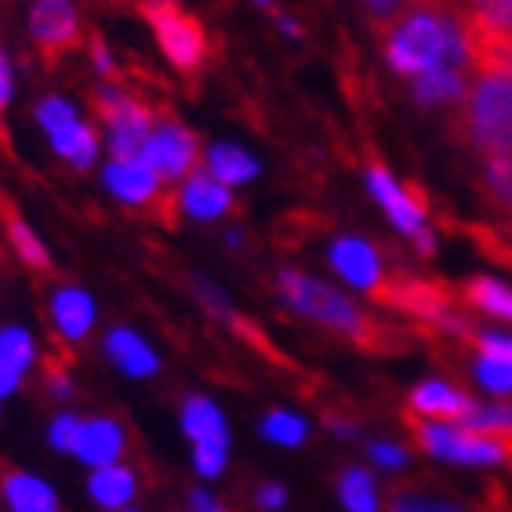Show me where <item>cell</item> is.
Listing matches in <instances>:
<instances>
[{
  "label": "cell",
  "instance_id": "cell-1",
  "mask_svg": "<svg viewBox=\"0 0 512 512\" xmlns=\"http://www.w3.org/2000/svg\"><path fill=\"white\" fill-rule=\"evenodd\" d=\"M385 59L407 77L462 69L469 62L462 4H411L385 37Z\"/></svg>",
  "mask_w": 512,
  "mask_h": 512
},
{
  "label": "cell",
  "instance_id": "cell-2",
  "mask_svg": "<svg viewBox=\"0 0 512 512\" xmlns=\"http://www.w3.org/2000/svg\"><path fill=\"white\" fill-rule=\"evenodd\" d=\"M276 284H280V295L287 298V306L298 309L309 320H316L327 331L345 335L349 342L367 349V353H393V349H404L407 345L404 335H396V327L375 320V316L364 313L356 302L338 295L335 287L320 284V280L298 273V269H284Z\"/></svg>",
  "mask_w": 512,
  "mask_h": 512
},
{
  "label": "cell",
  "instance_id": "cell-3",
  "mask_svg": "<svg viewBox=\"0 0 512 512\" xmlns=\"http://www.w3.org/2000/svg\"><path fill=\"white\" fill-rule=\"evenodd\" d=\"M462 138L483 157H509L512 153V80L480 77L465 91Z\"/></svg>",
  "mask_w": 512,
  "mask_h": 512
},
{
  "label": "cell",
  "instance_id": "cell-4",
  "mask_svg": "<svg viewBox=\"0 0 512 512\" xmlns=\"http://www.w3.org/2000/svg\"><path fill=\"white\" fill-rule=\"evenodd\" d=\"M414 440L436 458L465 465H498L512 462V429H494V433H476L465 425L425 422V418H407Z\"/></svg>",
  "mask_w": 512,
  "mask_h": 512
},
{
  "label": "cell",
  "instance_id": "cell-5",
  "mask_svg": "<svg viewBox=\"0 0 512 512\" xmlns=\"http://www.w3.org/2000/svg\"><path fill=\"white\" fill-rule=\"evenodd\" d=\"M91 109L99 113V120L109 128V149L113 160H138L146 149V138L157 124V117L149 113V106L128 91H117L113 84L99 88L91 95Z\"/></svg>",
  "mask_w": 512,
  "mask_h": 512
},
{
  "label": "cell",
  "instance_id": "cell-6",
  "mask_svg": "<svg viewBox=\"0 0 512 512\" xmlns=\"http://www.w3.org/2000/svg\"><path fill=\"white\" fill-rule=\"evenodd\" d=\"M146 19L157 33L160 51L168 55V62L178 69V73H200L207 59V33L200 26L197 15H189L182 4L175 0H157V4H146Z\"/></svg>",
  "mask_w": 512,
  "mask_h": 512
},
{
  "label": "cell",
  "instance_id": "cell-7",
  "mask_svg": "<svg viewBox=\"0 0 512 512\" xmlns=\"http://www.w3.org/2000/svg\"><path fill=\"white\" fill-rule=\"evenodd\" d=\"M378 302L393 309H404V313L418 316L425 324L447 327L451 335H473V327H465L458 316H454V295L444 284H433V280H414V276H385V284L375 291Z\"/></svg>",
  "mask_w": 512,
  "mask_h": 512
},
{
  "label": "cell",
  "instance_id": "cell-8",
  "mask_svg": "<svg viewBox=\"0 0 512 512\" xmlns=\"http://www.w3.org/2000/svg\"><path fill=\"white\" fill-rule=\"evenodd\" d=\"M197 135L178 124L175 117H160L153 124L146 138V149H142V164L164 182H175V178L189 175L193 164H197Z\"/></svg>",
  "mask_w": 512,
  "mask_h": 512
},
{
  "label": "cell",
  "instance_id": "cell-9",
  "mask_svg": "<svg viewBox=\"0 0 512 512\" xmlns=\"http://www.w3.org/2000/svg\"><path fill=\"white\" fill-rule=\"evenodd\" d=\"M37 124L48 131L51 146L59 157H66L73 168H88L95 160V149H99V138L88 124H80L77 109L62 99H44L37 106Z\"/></svg>",
  "mask_w": 512,
  "mask_h": 512
},
{
  "label": "cell",
  "instance_id": "cell-10",
  "mask_svg": "<svg viewBox=\"0 0 512 512\" xmlns=\"http://www.w3.org/2000/svg\"><path fill=\"white\" fill-rule=\"evenodd\" d=\"M367 182H371V193L378 197V204L385 207V215L393 218V226L404 229L407 237L418 240V247L429 255V251H433V237L425 233V197L422 193L400 186L382 164H371V168H367Z\"/></svg>",
  "mask_w": 512,
  "mask_h": 512
},
{
  "label": "cell",
  "instance_id": "cell-11",
  "mask_svg": "<svg viewBox=\"0 0 512 512\" xmlns=\"http://www.w3.org/2000/svg\"><path fill=\"white\" fill-rule=\"evenodd\" d=\"M106 186L117 193L124 204H135V207H153V211H160V218L168 222V226H175L178 222V197L175 193H160V178L153 175V171L142 164V157L138 160H109L106 168Z\"/></svg>",
  "mask_w": 512,
  "mask_h": 512
},
{
  "label": "cell",
  "instance_id": "cell-12",
  "mask_svg": "<svg viewBox=\"0 0 512 512\" xmlns=\"http://www.w3.org/2000/svg\"><path fill=\"white\" fill-rule=\"evenodd\" d=\"M30 33L33 44L48 62L62 59L66 51L80 44V22L69 0H33L30 8Z\"/></svg>",
  "mask_w": 512,
  "mask_h": 512
},
{
  "label": "cell",
  "instance_id": "cell-13",
  "mask_svg": "<svg viewBox=\"0 0 512 512\" xmlns=\"http://www.w3.org/2000/svg\"><path fill=\"white\" fill-rule=\"evenodd\" d=\"M331 266H335L353 287L367 291V295H375L378 287L385 284L382 258H378V251L367 244V240H356V237L335 240V247H331Z\"/></svg>",
  "mask_w": 512,
  "mask_h": 512
},
{
  "label": "cell",
  "instance_id": "cell-14",
  "mask_svg": "<svg viewBox=\"0 0 512 512\" xmlns=\"http://www.w3.org/2000/svg\"><path fill=\"white\" fill-rule=\"evenodd\" d=\"M473 400L462 396L458 389L444 382H422L411 396V414L414 418H425V422H447V425H462L469 414H473Z\"/></svg>",
  "mask_w": 512,
  "mask_h": 512
},
{
  "label": "cell",
  "instance_id": "cell-15",
  "mask_svg": "<svg viewBox=\"0 0 512 512\" xmlns=\"http://www.w3.org/2000/svg\"><path fill=\"white\" fill-rule=\"evenodd\" d=\"M124 451V433H120L117 422L109 418H91V422L80 425V440H77V454L95 469H106L113 465Z\"/></svg>",
  "mask_w": 512,
  "mask_h": 512
},
{
  "label": "cell",
  "instance_id": "cell-16",
  "mask_svg": "<svg viewBox=\"0 0 512 512\" xmlns=\"http://www.w3.org/2000/svg\"><path fill=\"white\" fill-rule=\"evenodd\" d=\"M0 222H4V233H8L15 255H19L30 269H37V273H48L51 269L48 251H44V244H40L37 233L30 229V222L19 215V207L11 204V197H4V193H0Z\"/></svg>",
  "mask_w": 512,
  "mask_h": 512
},
{
  "label": "cell",
  "instance_id": "cell-17",
  "mask_svg": "<svg viewBox=\"0 0 512 512\" xmlns=\"http://www.w3.org/2000/svg\"><path fill=\"white\" fill-rule=\"evenodd\" d=\"M182 429L197 447H229L226 422L207 396H189L186 407H182Z\"/></svg>",
  "mask_w": 512,
  "mask_h": 512
},
{
  "label": "cell",
  "instance_id": "cell-18",
  "mask_svg": "<svg viewBox=\"0 0 512 512\" xmlns=\"http://www.w3.org/2000/svg\"><path fill=\"white\" fill-rule=\"evenodd\" d=\"M30 360H33L30 335L19 331V327H4L0 331V400L19 389L22 371L30 367Z\"/></svg>",
  "mask_w": 512,
  "mask_h": 512
},
{
  "label": "cell",
  "instance_id": "cell-19",
  "mask_svg": "<svg viewBox=\"0 0 512 512\" xmlns=\"http://www.w3.org/2000/svg\"><path fill=\"white\" fill-rule=\"evenodd\" d=\"M178 204L186 207L193 218H218L233 207V200H229V189L211 175H193L186 189L178 193Z\"/></svg>",
  "mask_w": 512,
  "mask_h": 512
},
{
  "label": "cell",
  "instance_id": "cell-20",
  "mask_svg": "<svg viewBox=\"0 0 512 512\" xmlns=\"http://www.w3.org/2000/svg\"><path fill=\"white\" fill-rule=\"evenodd\" d=\"M106 349H109V360L124 371V375H135V378H142V375H153L157 371V356H153V349H149L146 342L138 335H131L128 327H120V331H113L109 335V342H106Z\"/></svg>",
  "mask_w": 512,
  "mask_h": 512
},
{
  "label": "cell",
  "instance_id": "cell-21",
  "mask_svg": "<svg viewBox=\"0 0 512 512\" xmlns=\"http://www.w3.org/2000/svg\"><path fill=\"white\" fill-rule=\"evenodd\" d=\"M0 491H4V502L11 505V512H59L55 494H51L37 476L8 473L4 483H0Z\"/></svg>",
  "mask_w": 512,
  "mask_h": 512
},
{
  "label": "cell",
  "instance_id": "cell-22",
  "mask_svg": "<svg viewBox=\"0 0 512 512\" xmlns=\"http://www.w3.org/2000/svg\"><path fill=\"white\" fill-rule=\"evenodd\" d=\"M51 316L66 338H84L91 331V320H95V306L91 298L77 287H62L55 302H51Z\"/></svg>",
  "mask_w": 512,
  "mask_h": 512
},
{
  "label": "cell",
  "instance_id": "cell-23",
  "mask_svg": "<svg viewBox=\"0 0 512 512\" xmlns=\"http://www.w3.org/2000/svg\"><path fill=\"white\" fill-rule=\"evenodd\" d=\"M469 84H465L462 69H433L425 77L414 80V99L422 106H447V102H462Z\"/></svg>",
  "mask_w": 512,
  "mask_h": 512
},
{
  "label": "cell",
  "instance_id": "cell-24",
  "mask_svg": "<svg viewBox=\"0 0 512 512\" xmlns=\"http://www.w3.org/2000/svg\"><path fill=\"white\" fill-rule=\"evenodd\" d=\"M462 298L473 309H480V313H491V316H498V320H509L512 324V287L498 284V280H491V276H473V280H465Z\"/></svg>",
  "mask_w": 512,
  "mask_h": 512
},
{
  "label": "cell",
  "instance_id": "cell-25",
  "mask_svg": "<svg viewBox=\"0 0 512 512\" xmlns=\"http://www.w3.org/2000/svg\"><path fill=\"white\" fill-rule=\"evenodd\" d=\"M207 171L222 186H237V182H247V178L258 175V160L240 146H215L207 153Z\"/></svg>",
  "mask_w": 512,
  "mask_h": 512
},
{
  "label": "cell",
  "instance_id": "cell-26",
  "mask_svg": "<svg viewBox=\"0 0 512 512\" xmlns=\"http://www.w3.org/2000/svg\"><path fill=\"white\" fill-rule=\"evenodd\" d=\"M88 491L99 505L117 512L120 505L131 502V494H135V476H131L124 465H106V469H95Z\"/></svg>",
  "mask_w": 512,
  "mask_h": 512
},
{
  "label": "cell",
  "instance_id": "cell-27",
  "mask_svg": "<svg viewBox=\"0 0 512 512\" xmlns=\"http://www.w3.org/2000/svg\"><path fill=\"white\" fill-rule=\"evenodd\" d=\"M465 22L512 37V0H465Z\"/></svg>",
  "mask_w": 512,
  "mask_h": 512
},
{
  "label": "cell",
  "instance_id": "cell-28",
  "mask_svg": "<svg viewBox=\"0 0 512 512\" xmlns=\"http://www.w3.org/2000/svg\"><path fill=\"white\" fill-rule=\"evenodd\" d=\"M338 491H342V502L349 512H378L375 483H371V476H367L364 469H349V473H342Z\"/></svg>",
  "mask_w": 512,
  "mask_h": 512
},
{
  "label": "cell",
  "instance_id": "cell-29",
  "mask_svg": "<svg viewBox=\"0 0 512 512\" xmlns=\"http://www.w3.org/2000/svg\"><path fill=\"white\" fill-rule=\"evenodd\" d=\"M483 189L498 207H505L512 215V153L509 157H491L483 160Z\"/></svg>",
  "mask_w": 512,
  "mask_h": 512
},
{
  "label": "cell",
  "instance_id": "cell-30",
  "mask_svg": "<svg viewBox=\"0 0 512 512\" xmlns=\"http://www.w3.org/2000/svg\"><path fill=\"white\" fill-rule=\"evenodd\" d=\"M262 433H266V440H273V444L298 447L306 440V422L287 411H273L266 418V425H262Z\"/></svg>",
  "mask_w": 512,
  "mask_h": 512
},
{
  "label": "cell",
  "instance_id": "cell-31",
  "mask_svg": "<svg viewBox=\"0 0 512 512\" xmlns=\"http://www.w3.org/2000/svg\"><path fill=\"white\" fill-rule=\"evenodd\" d=\"M476 382L483 389H491L498 396H509L512 393V364H502V360H476Z\"/></svg>",
  "mask_w": 512,
  "mask_h": 512
},
{
  "label": "cell",
  "instance_id": "cell-32",
  "mask_svg": "<svg viewBox=\"0 0 512 512\" xmlns=\"http://www.w3.org/2000/svg\"><path fill=\"white\" fill-rule=\"evenodd\" d=\"M367 11V19H371V26L382 33H389L400 22V15L407 11V0H360Z\"/></svg>",
  "mask_w": 512,
  "mask_h": 512
},
{
  "label": "cell",
  "instance_id": "cell-33",
  "mask_svg": "<svg viewBox=\"0 0 512 512\" xmlns=\"http://www.w3.org/2000/svg\"><path fill=\"white\" fill-rule=\"evenodd\" d=\"M80 418H73V414H62V418H55V425H51V444L59 447V451H77V440H80Z\"/></svg>",
  "mask_w": 512,
  "mask_h": 512
},
{
  "label": "cell",
  "instance_id": "cell-34",
  "mask_svg": "<svg viewBox=\"0 0 512 512\" xmlns=\"http://www.w3.org/2000/svg\"><path fill=\"white\" fill-rule=\"evenodd\" d=\"M193 458H197V469L204 476H218L226 465V447H197Z\"/></svg>",
  "mask_w": 512,
  "mask_h": 512
},
{
  "label": "cell",
  "instance_id": "cell-35",
  "mask_svg": "<svg viewBox=\"0 0 512 512\" xmlns=\"http://www.w3.org/2000/svg\"><path fill=\"white\" fill-rule=\"evenodd\" d=\"M371 458H375L378 465H385V469H400V465L407 462V451L393 444H375L371 447Z\"/></svg>",
  "mask_w": 512,
  "mask_h": 512
},
{
  "label": "cell",
  "instance_id": "cell-36",
  "mask_svg": "<svg viewBox=\"0 0 512 512\" xmlns=\"http://www.w3.org/2000/svg\"><path fill=\"white\" fill-rule=\"evenodd\" d=\"M389 512H458L451 505H436V502H418V498H396Z\"/></svg>",
  "mask_w": 512,
  "mask_h": 512
},
{
  "label": "cell",
  "instance_id": "cell-37",
  "mask_svg": "<svg viewBox=\"0 0 512 512\" xmlns=\"http://www.w3.org/2000/svg\"><path fill=\"white\" fill-rule=\"evenodd\" d=\"M11 91H15V77H11V62H8V55H4V48H0V113L8 109Z\"/></svg>",
  "mask_w": 512,
  "mask_h": 512
},
{
  "label": "cell",
  "instance_id": "cell-38",
  "mask_svg": "<svg viewBox=\"0 0 512 512\" xmlns=\"http://www.w3.org/2000/svg\"><path fill=\"white\" fill-rule=\"evenodd\" d=\"M284 498H287V491H284V487H276V483H269V487H262V491H258V505H262V509H280V505H284Z\"/></svg>",
  "mask_w": 512,
  "mask_h": 512
},
{
  "label": "cell",
  "instance_id": "cell-39",
  "mask_svg": "<svg viewBox=\"0 0 512 512\" xmlns=\"http://www.w3.org/2000/svg\"><path fill=\"white\" fill-rule=\"evenodd\" d=\"M91 62L102 69V73H113V62H109V55H106V48H102V40H91Z\"/></svg>",
  "mask_w": 512,
  "mask_h": 512
},
{
  "label": "cell",
  "instance_id": "cell-40",
  "mask_svg": "<svg viewBox=\"0 0 512 512\" xmlns=\"http://www.w3.org/2000/svg\"><path fill=\"white\" fill-rule=\"evenodd\" d=\"M411 4H462V0H407V8Z\"/></svg>",
  "mask_w": 512,
  "mask_h": 512
},
{
  "label": "cell",
  "instance_id": "cell-41",
  "mask_svg": "<svg viewBox=\"0 0 512 512\" xmlns=\"http://www.w3.org/2000/svg\"><path fill=\"white\" fill-rule=\"evenodd\" d=\"M258 4H269V0H258Z\"/></svg>",
  "mask_w": 512,
  "mask_h": 512
},
{
  "label": "cell",
  "instance_id": "cell-42",
  "mask_svg": "<svg viewBox=\"0 0 512 512\" xmlns=\"http://www.w3.org/2000/svg\"><path fill=\"white\" fill-rule=\"evenodd\" d=\"M117 512H131V509H117Z\"/></svg>",
  "mask_w": 512,
  "mask_h": 512
}]
</instances>
